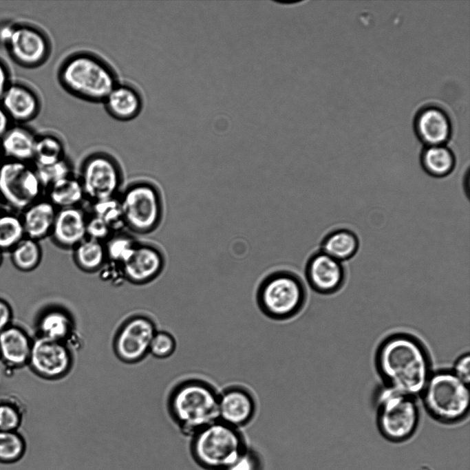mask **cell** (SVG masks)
<instances>
[{
	"instance_id": "obj_1",
	"label": "cell",
	"mask_w": 470,
	"mask_h": 470,
	"mask_svg": "<svg viewBox=\"0 0 470 470\" xmlns=\"http://www.w3.org/2000/svg\"><path fill=\"white\" fill-rule=\"evenodd\" d=\"M375 363L384 385L414 397L422 394L432 373L426 348L408 333L386 337L377 348Z\"/></svg>"
},
{
	"instance_id": "obj_2",
	"label": "cell",
	"mask_w": 470,
	"mask_h": 470,
	"mask_svg": "<svg viewBox=\"0 0 470 470\" xmlns=\"http://www.w3.org/2000/svg\"><path fill=\"white\" fill-rule=\"evenodd\" d=\"M61 87L72 96L91 103H102L120 81L114 67L103 57L88 50L66 56L57 69Z\"/></svg>"
},
{
	"instance_id": "obj_3",
	"label": "cell",
	"mask_w": 470,
	"mask_h": 470,
	"mask_svg": "<svg viewBox=\"0 0 470 470\" xmlns=\"http://www.w3.org/2000/svg\"><path fill=\"white\" fill-rule=\"evenodd\" d=\"M219 393L213 382L202 376L185 378L175 386L169 407L184 434L192 436L218 420Z\"/></svg>"
},
{
	"instance_id": "obj_4",
	"label": "cell",
	"mask_w": 470,
	"mask_h": 470,
	"mask_svg": "<svg viewBox=\"0 0 470 470\" xmlns=\"http://www.w3.org/2000/svg\"><path fill=\"white\" fill-rule=\"evenodd\" d=\"M307 299L303 279L288 270L268 274L259 284L255 293L259 311L275 321H286L297 317L304 309Z\"/></svg>"
},
{
	"instance_id": "obj_5",
	"label": "cell",
	"mask_w": 470,
	"mask_h": 470,
	"mask_svg": "<svg viewBox=\"0 0 470 470\" xmlns=\"http://www.w3.org/2000/svg\"><path fill=\"white\" fill-rule=\"evenodd\" d=\"M421 395L427 413L439 423L456 425L469 415V384L451 370L432 372Z\"/></svg>"
},
{
	"instance_id": "obj_6",
	"label": "cell",
	"mask_w": 470,
	"mask_h": 470,
	"mask_svg": "<svg viewBox=\"0 0 470 470\" xmlns=\"http://www.w3.org/2000/svg\"><path fill=\"white\" fill-rule=\"evenodd\" d=\"M195 460L206 470H228L246 451L243 433L217 420L192 436Z\"/></svg>"
},
{
	"instance_id": "obj_7",
	"label": "cell",
	"mask_w": 470,
	"mask_h": 470,
	"mask_svg": "<svg viewBox=\"0 0 470 470\" xmlns=\"http://www.w3.org/2000/svg\"><path fill=\"white\" fill-rule=\"evenodd\" d=\"M375 400L376 427L382 438L396 445L411 440L420 420L416 397L383 385L378 390Z\"/></svg>"
},
{
	"instance_id": "obj_8",
	"label": "cell",
	"mask_w": 470,
	"mask_h": 470,
	"mask_svg": "<svg viewBox=\"0 0 470 470\" xmlns=\"http://www.w3.org/2000/svg\"><path fill=\"white\" fill-rule=\"evenodd\" d=\"M43 191L31 163L4 160L0 166V197L4 205L21 213L40 200Z\"/></svg>"
},
{
	"instance_id": "obj_9",
	"label": "cell",
	"mask_w": 470,
	"mask_h": 470,
	"mask_svg": "<svg viewBox=\"0 0 470 470\" xmlns=\"http://www.w3.org/2000/svg\"><path fill=\"white\" fill-rule=\"evenodd\" d=\"M119 198L125 226L138 233L151 231L162 215V203L157 189L147 182L131 184Z\"/></svg>"
},
{
	"instance_id": "obj_10",
	"label": "cell",
	"mask_w": 470,
	"mask_h": 470,
	"mask_svg": "<svg viewBox=\"0 0 470 470\" xmlns=\"http://www.w3.org/2000/svg\"><path fill=\"white\" fill-rule=\"evenodd\" d=\"M79 180L85 197L91 202L114 197L121 184L120 168L110 154L94 152L83 160Z\"/></svg>"
},
{
	"instance_id": "obj_11",
	"label": "cell",
	"mask_w": 470,
	"mask_h": 470,
	"mask_svg": "<svg viewBox=\"0 0 470 470\" xmlns=\"http://www.w3.org/2000/svg\"><path fill=\"white\" fill-rule=\"evenodd\" d=\"M6 48L16 62L23 66L35 67L49 59L52 43L40 28L28 24L15 25Z\"/></svg>"
},
{
	"instance_id": "obj_12",
	"label": "cell",
	"mask_w": 470,
	"mask_h": 470,
	"mask_svg": "<svg viewBox=\"0 0 470 470\" xmlns=\"http://www.w3.org/2000/svg\"><path fill=\"white\" fill-rule=\"evenodd\" d=\"M28 364L39 376L56 379L70 371L72 356L66 343L39 336L32 341Z\"/></svg>"
},
{
	"instance_id": "obj_13",
	"label": "cell",
	"mask_w": 470,
	"mask_h": 470,
	"mask_svg": "<svg viewBox=\"0 0 470 470\" xmlns=\"http://www.w3.org/2000/svg\"><path fill=\"white\" fill-rule=\"evenodd\" d=\"M258 400L255 392L241 383L225 386L219 393L218 420L241 428L250 424L258 412Z\"/></svg>"
},
{
	"instance_id": "obj_14",
	"label": "cell",
	"mask_w": 470,
	"mask_h": 470,
	"mask_svg": "<svg viewBox=\"0 0 470 470\" xmlns=\"http://www.w3.org/2000/svg\"><path fill=\"white\" fill-rule=\"evenodd\" d=\"M156 331L153 322L146 317L136 316L127 320L116 337L114 349L118 357L126 363L142 359L149 352Z\"/></svg>"
},
{
	"instance_id": "obj_15",
	"label": "cell",
	"mask_w": 470,
	"mask_h": 470,
	"mask_svg": "<svg viewBox=\"0 0 470 470\" xmlns=\"http://www.w3.org/2000/svg\"><path fill=\"white\" fill-rule=\"evenodd\" d=\"M306 279L310 287L322 295L337 292L345 280V270L341 261L324 252H315L308 259Z\"/></svg>"
},
{
	"instance_id": "obj_16",
	"label": "cell",
	"mask_w": 470,
	"mask_h": 470,
	"mask_svg": "<svg viewBox=\"0 0 470 470\" xmlns=\"http://www.w3.org/2000/svg\"><path fill=\"white\" fill-rule=\"evenodd\" d=\"M164 257L155 246L137 243L129 257L121 266L125 279L134 284H145L162 270Z\"/></svg>"
},
{
	"instance_id": "obj_17",
	"label": "cell",
	"mask_w": 470,
	"mask_h": 470,
	"mask_svg": "<svg viewBox=\"0 0 470 470\" xmlns=\"http://www.w3.org/2000/svg\"><path fill=\"white\" fill-rule=\"evenodd\" d=\"M106 112L114 119L127 122L141 113L144 100L142 93L134 85L119 81L103 103Z\"/></svg>"
},
{
	"instance_id": "obj_18",
	"label": "cell",
	"mask_w": 470,
	"mask_h": 470,
	"mask_svg": "<svg viewBox=\"0 0 470 470\" xmlns=\"http://www.w3.org/2000/svg\"><path fill=\"white\" fill-rule=\"evenodd\" d=\"M0 102L11 120L20 122L34 119L41 107L39 94L21 83H10Z\"/></svg>"
},
{
	"instance_id": "obj_19",
	"label": "cell",
	"mask_w": 470,
	"mask_h": 470,
	"mask_svg": "<svg viewBox=\"0 0 470 470\" xmlns=\"http://www.w3.org/2000/svg\"><path fill=\"white\" fill-rule=\"evenodd\" d=\"M87 219L78 206L59 209L50 235L59 246L74 248L87 237Z\"/></svg>"
},
{
	"instance_id": "obj_20",
	"label": "cell",
	"mask_w": 470,
	"mask_h": 470,
	"mask_svg": "<svg viewBox=\"0 0 470 470\" xmlns=\"http://www.w3.org/2000/svg\"><path fill=\"white\" fill-rule=\"evenodd\" d=\"M57 210L47 199L42 198L23 210L20 216L25 237L39 242L50 235Z\"/></svg>"
},
{
	"instance_id": "obj_21",
	"label": "cell",
	"mask_w": 470,
	"mask_h": 470,
	"mask_svg": "<svg viewBox=\"0 0 470 470\" xmlns=\"http://www.w3.org/2000/svg\"><path fill=\"white\" fill-rule=\"evenodd\" d=\"M32 343L23 330L10 325L0 332V358L10 367L28 364Z\"/></svg>"
},
{
	"instance_id": "obj_22",
	"label": "cell",
	"mask_w": 470,
	"mask_h": 470,
	"mask_svg": "<svg viewBox=\"0 0 470 470\" xmlns=\"http://www.w3.org/2000/svg\"><path fill=\"white\" fill-rule=\"evenodd\" d=\"M36 138V135L25 127H10L0 139L5 160L32 162Z\"/></svg>"
},
{
	"instance_id": "obj_23",
	"label": "cell",
	"mask_w": 470,
	"mask_h": 470,
	"mask_svg": "<svg viewBox=\"0 0 470 470\" xmlns=\"http://www.w3.org/2000/svg\"><path fill=\"white\" fill-rule=\"evenodd\" d=\"M416 128L422 140L429 146L442 145L450 133L447 116L434 107L421 111L417 119Z\"/></svg>"
},
{
	"instance_id": "obj_24",
	"label": "cell",
	"mask_w": 470,
	"mask_h": 470,
	"mask_svg": "<svg viewBox=\"0 0 470 470\" xmlns=\"http://www.w3.org/2000/svg\"><path fill=\"white\" fill-rule=\"evenodd\" d=\"M38 327L39 336L65 343L71 339L74 332L72 317L61 309L45 311L39 318Z\"/></svg>"
},
{
	"instance_id": "obj_25",
	"label": "cell",
	"mask_w": 470,
	"mask_h": 470,
	"mask_svg": "<svg viewBox=\"0 0 470 470\" xmlns=\"http://www.w3.org/2000/svg\"><path fill=\"white\" fill-rule=\"evenodd\" d=\"M321 248V251L342 262L355 255L359 248V240L353 231L339 228L325 235Z\"/></svg>"
},
{
	"instance_id": "obj_26",
	"label": "cell",
	"mask_w": 470,
	"mask_h": 470,
	"mask_svg": "<svg viewBox=\"0 0 470 470\" xmlns=\"http://www.w3.org/2000/svg\"><path fill=\"white\" fill-rule=\"evenodd\" d=\"M45 191L47 199L56 209L78 206L85 198L81 181L73 175L54 182Z\"/></svg>"
},
{
	"instance_id": "obj_27",
	"label": "cell",
	"mask_w": 470,
	"mask_h": 470,
	"mask_svg": "<svg viewBox=\"0 0 470 470\" xmlns=\"http://www.w3.org/2000/svg\"><path fill=\"white\" fill-rule=\"evenodd\" d=\"M66 157L63 138L52 132L36 135L33 161L35 167L53 164Z\"/></svg>"
},
{
	"instance_id": "obj_28",
	"label": "cell",
	"mask_w": 470,
	"mask_h": 470,
	"mask_svg": "<svg viewBox=\"0 0 470 470\" xmlns=\"http://www.w3.org/2000/svg\"><path fill=\"white\" fill-rule=\"evenodd\" d=\"M420 162L424 171L435 178H444L453 171L456 159L453 153L442 145L429 146L421 155Z\"/></svg>"
},
{
	"instance_id": "obj_29",
	"label": "cell",
	"mask_w": 470,
	"mask_h": 470,
	"mask_svg": "<svg viewBox=\"0 0 470 470\" xmlns=\"http://www.w3.org/2000/svg\"><path fill=\"white\" fill-rule=\"evenodd\" d=\"M74 259L83 270H98L107 260L103 242L86 237L74 248Z\"/></svg>"
},
{
	"instance_id": "obj_30",
	"label": "cell",
	"mask_w": 470,
	"mask_h": 470,
	"mask_svg": "<svg viewBox=\"0 0 470 470\" xmlns=\"http://www.w3.org/2000/svg\"><path fill=\"white\" fill-rule=\"evenodd\" d=\"M10 253L13 265L22 272L34 270L42 258L39 242L28 237H25Z\"/></svg>"
},
{
	"instance_id": "obj_31",
	"label": "cell",
	"mask_w": 470,
	"mask_h": 470,
	"mask_svg": "<svg viewBox=\"0 0 470 470\" xmlns=\"http://www.w3.org/2000/svg\"><path fill=\"white\" fill-rule=\"evenodd\" d=\"M25 237L20 215L14 212L0 213V250L10 252Z\"/></svg>"
},
{
	"instance_id": "obj_32",
	"label": "cell",
	"mask_w": 470,
	"mask_h": 470,
	"mask_svg": "<svg viewBox=\"0 0 470 470\" xmlns=\"http://www.w3.org/2000/svg\"><path fill=\"white\" fill-rule=\"evenodd\" d=\"M93 215L103 220L111 231H119L125 226L119 198L117 197L93 202Z\"/></svg>"
},
{
	"instance_id": "obj_33",
	"label": "cell",
	"mask_w": 470,
	"mask_h": 470,
	"mask_svg": "<svg viewBox=\"0 0 470 470\" xmlns=\"http://www.w3.org/2000/svg\"><path fill=\"white\" fill-rule=\"evenodd\" d=\"M24 450V440L18 432L0 431V462H15L21 458Z\"/></svg>"
},
{
	"instance_id": "obj_34",
	"label": "cell",
	"mask_w": 470,
	"mask_h": 470,
	"mask_svg": "<svg viewBox=\"0 0 470 470\" xmlns=\"http://www.w3.org/2000/svg\"><path fill=\"white\" fill-rule=\"evenodd\" d=\"M137 243L133 238L125 235L111 238L105 245L107 260L122 265L129 257Z\"/></svg>"
},
{
	"instance_id": "obj_35",
	"label": "cell",
	"mask_w": 470,
	"mask_h": 470,
	"mask_svg": "<svg viewBox=\"0 0 470 470\" xmlns=\"http://www.w3.org/2000/svg\"><path fill=\"white\" fill-rule=\"evenodd\" d=\"M35 169L44 190L54 182L72 175V166L67 157L53 164Z\"/></svg>"
},
{
	"instance_id": "obj_36",
	"label": "cell",
	"mask_w": 470,
	"mask_h": 470,
	"mask_svg": "<svg viewBox=\"0 0 470 470\" xmlns=\"http://www.w3.org/2000/svg\"><path fill=\"white\" fill-rule=\"evenodd\" d=\"M176 349V341L173 336L164 331H156L153 336L149 352L159 359L171 356Z\"/></svg>"
},
{
	"instance_id": "obj_37",
	"label": "cell",
	"mask_w": 470,
	"mask_h": 470,
	"mask_svg": "<svg viewBox=\"0 0 470 470\" xmlns=\"http://www.w3.org/2000/svg\"><path fill=\"white\" fill-rule=\"evenodd\" d=\"M22 423L19 409L10 403H0V431H17Z\"/></svg>"
},
{
	"instance_id": "obj_38",
	"label": "cell",
	"mask_w": 470,
	"mask_h": 470,
	"mask_svg": "<svg viewBox=\"0 0 470 470\" xmlns=\"http://www.w3.org/2000/svg\"><path fill=\"white\" fill-rule=\"evenodd\" d=\"M111 232L108 225L100 217L92 215V217L87 219V237L103 242L110 236Z\"/></svg>"
},
{
	"instance_id": "obj_39",
	"label": "cell",
	"mask_w": 470,
	"mask_h": 470,
	"mask_svg": "<svg viewBox=\"0 0 470 470\" xmlns=\"http://www.w3.org/2000/svg\"><path fill=\"white\" fill-rule=\"evenodd\" d=\"M98 270L100 277L107 281L117 284L126 279L122 266L112 261H106Z\"/></svg>"
},
{
	"instance_id": "obj_40",
	"label": "cell",
	"mask_w": 470,
	"mask_h": 470,
	"mask_svg": "<svg viewBox=\"0 0 470 470\" xmlns=\"http://www.w3.org/2000/svg\"><path fill=\"white\" fill-rule=\"evenodd\" d=\"M453 372L469 384L470 381V356L469 353L460 356L453 364Z\"/></svg>"
},
{
	"instance_id": "obj_41",
	"label": "cell",
	"mask_w": 470,
	"mask_h": 470,
	"mask_svg": "<svg viewBox=\"0 0 470 470\" xmlns=\"http://www.w3.org/2000/svg\"><path fill=\"white\" fill-rule=\"evenodd\" d=\"M12 317L11 307L5 300L0 299V332L11 325Z\"/></svg>"
},
{
	"instance_id": "obj_42",
	"label": "cell",
	"mask_w": 470,
	"mask_h": 470,
	"mask_svg": "<svg viewBox=\"0 0 470 470\" xmlns=\"http://www.w3.org/2000/svg\"><path fill=\"white\" fill-rule=\"evenodd\" d=\"M255 458L247 451L228 470H255Z\"/></svg>"
},
{
	"instance_id": "obj_43",
	"label": "cell",
	"mask_w": 470,
	"mask_h": 470,
	"mask_svg": "<svg viewBox=\"0 0 470 470\" xmlns=\"http://www.w3.org/2000/svg\"><path fill=\"white\" fill-rule=\"evenodd\" d=\"M10 84L9 71L4 63L0 60V101Z\"/></svg>"
},
{
	"instance_id": "obj_44",
	"label": "cell",
	"mask_w": 470,
	"mask_h": 470,
	"mask_svg": "<svg viewBox=\"0 0 470 470\" xmlns=\"http://www.w3.org/2000/svg\"><path fill=\"white\" fill-rule=\"evenodd\" d=\"M15 28L14 24L3 23L0 25V43L5 47L9 43Z\"/></svg>"
},
{
	"instance_id": "obj_45",
	"label": "cell",
	"mask_w": 470,
	"mask_h": 470,
	"mask_svg": "<svg viewBox=\"0 0 470 470\" xmlns=\"http://www.w3.org/2000/svg\"><path fill=\"white\" fill-rule=\"evenodd\" d=\"M10 120L6 111L0 105V139L10 128Z\"/></svg>"
},
{
	"instance_id": "obj_46",
	"label": "cell",
	"mask_w": 470,
	"mask_h": 470,
	"mask_svg": "<svg viewBox=\"0 0 470 470\" xmlns=\"http://www.w3.org/2000/svg\"><path fill=\"white\" fill-rule=\"evenodd\" d=\"M4 160H5V158H4V156H3L1 146H0V166L3 163Z\"/></svg>"
},
{
	"instance_id": "obj_47",
	"label": "cell",
	"mask_w": 470,
	"mask_h": 470,
	"mask_svg": "<svg viewBox=\"0 0 470 470\" xmlns=\"http://www.w3.org/2000/svg\"><path fill=\"white\" fill-rule=\"evenodd\" d=\"M3 205H4V204H3V202L2 200H1V198L0 197V213H2V212L3 211Z\"/></svg>"
},
{
	"instance_id": "obj_48",
	"label": "cell",
	"mask_w": 470,
	"mask_h": 470,
	"mask_svg": "<svg viewBox=\"0 0 470 470\" xmlns=\"http://www.w3.org/2000/svg\"><path fill=\"white\" fill-rule=\"evenodd\" d=\"M3 253L0 250V266L3 262Z\"/></svg>"
},
{
	"instance_id": "obj_49",
	"label": "cell",
	"mask_w": 470,
	"mask_h": 470,
	"mask_svg": "<svg viewBox=\"0 0 470 470\" xmlns=\"http://www.w3.org/2000/svg\"><path fill=\"white\" fill-rule=\"evenodd\" d=\"M418 470H429V469H428L427 467H424V468L419 469Z\"/></svg>"
},
{
	"instance_id": "obj_50",
	"label": "cell",
	"mask_w": 470,
	"mask_h": 470,
	"mask_svg": "<svg viewBox=\"0 0 470 470\" xmlns=\"http://www.w3.org/2000/svg\"><path fill=\"white\" fill-rule=\"evenodd\" d=\"M0 359H1V358H0Z\"/></svg>"
}]
</instances>
